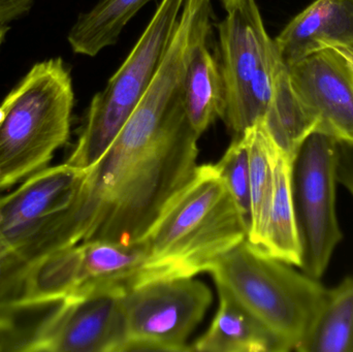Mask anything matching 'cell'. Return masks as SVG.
<instances>
[{
    "instance_id": "6da1fadb",
    "label": "cell",
    "mask_w": 353,
    "mask_h": 352,
    "mask_svg": "<svg viewBox=\"0 0 353 352\" xmlns=\"http://www.w3.org/2000/svg\"><path fill=\"white\" fill-rule=\"evenodd\" d=\"M199 136L184 103L145 94L86 175L70 208L33 250L30 264L82 242L146 239L197 167Z\"/></svg>"
},
{
    "instance_id": "7a4b0ae2",
    "label": "cell",
    "mask_w": 353,
    "mask_h": 352,
    "mask_svg": "<svg viewBox=\"0 0 353 352\" xmlns=\"http://www.w3.org/2000/svg\"><path fill=\"white\" fill-rule=\"evenodd\" d=\"M248 237V225L215 165L194 176L144 240L149 281L194 277Z\"/></svg>"
},
{
    "instance_id": "3957f363",
    "label": "cell",
    "mask_w": 353,
    "mask_h": 352,
    "mask_svg": "<svg viewBox=\"0 0 353 352\" xmlns=\"http://www.w3.org/2000/svg\"><path fill=\"white\" fill-rule=\"evenodd\" d=\"M74 93L61 58L37 62L0 107V191L48 167L68 143Z\"/></svg>"
},
{
    "instance_id": "277c9868",
    "label": "cell",
    "mask_w": 353,
    "mask_h": 352,
    "mask_svg": "<svg viewBox=\"0 0 353 352\" xmlns=\"http://www.w3.org/2000/svg\"><path fill=\"white\" fill-rule=\"evenodd\" d=\"M216 287L230 293L268 330L296 351L327 289L245 240L208 268Z\"/></svg>"
},
{
    "instance_id": "5b68a950",
    "label": "cell",
    "mask_w": 353,
    "mask_h": 352,
    "mask_svg": "<svg viewBox=\"0 0 353 352\" xmlns=\"http://www.w3.org/2000/svg\"><path fill=\"white\" fill-rule=\"evenodd\" d=\"M185 0H161L152 19L107 86L93 96L74 150L65 163L92 167L115 140L154 78Z\"/></svg>"
},
{
    "instance_id": "8992f818",
    "label": "cell",
    "mask_w": 353,
    "mask_h": 352,
    "mask_svg": "<svg viewBox=\"0 0 353 352\" xmlns=\"http://www.w3.org/2000/svg\"><path fill=\"white\" fill-rule=\"evenodd\" d=\"M224 10L218 25L226 91L222 120L236 138L265 118L282 62L255 0H234Z\"/></svg>"
},
{
    "instance_id": "52a82bcc",
    "label": "cell",
    "mask_w": 353,
    "mask_h": 352,
    "mask_svg": "<svg viewBox=\"0 0 353 352\" xmlns=\"http://www.w3.org/2000/svg\"><path fill=\"white\" fill-rule=\"evenodd\" d=\"M149 280L144 242L89 241L56 250L29 267L26 306L50 305L74 296H122Z\"/></svg>"
},
{
    "instance_id": "ba28073f",
    "label": "cell",
    "mask_w": 353,
    "mask_h": 352,
    "mask_svg": "<svg viewBox=\"0 0 353 352\" xmlns=\"http://www.w3.org/2000/svg\"><path fill=\"white\" fill-rule=\"evenodd\" d=\"M338 143L330 134L311 132L292 158L290 188L301 251L299 268L317 280L343 237L336 212Z\"/></svg>"
},
{
    "instance_id": "9c48e42d",
    "label": "cell",
    "mask_w": 353,
    "mask_h": 352,
    "mask_svg": "<svg viewBox=\"0 0 353 352\" xmlns=\"http://www.w3.org/2000/svg\"><path fill=\"white\" fill-rule=\"evenodd\" d=\"M213 302L211 289L194 277L143 283L120 298L122 352L190 351L188 340Z\"/></svg>"
},
{
    "instance_id": "30bf717a",
    "label": "cell",
    "mask_w": 353,
    "mask_h": 352,
    "mask_svg": "<svg viewBox=\"0 0 353 352\" xmlns=\"http://www.w3.org/2000/svg\"><path fill=\"white\" fill-rule=\"evenodd\" d=\"M85 175L64 163L33 174L0 196V241L29 265L37 244L74 202Z\"/></svg>"
},
{
    "instance_id": "8fae6325",
    "label": "cell",
    "mask_w": 353,
    "mask_h": 352,
    "mask_svg": "<svg viewBox=\"0 0 353 352\" xmlns=\"http://www.w3.org/2000/svg\"><path fill=\"white\" fill-rule=\"evenodd\" d=\"M121 296H74L54 304L41 318L30 352H122Z\"/></svg>"
},
{
    "instance_id": "7c38bea8",
    "label": "cell",
    "mask_w": 353,
    "mask_h": 352,
    "mask_svg": "<svg viewBox=\"0 0 353 352\" xmlns=\"http://www.w3.org/2000/svg\"><path fill=\"white\" fill-rule=\"evenodd\" d=\"M286 68L315 132L353 142L352 64L335 48H327Z\"/></svg>"
},
{
    "instance_id": "4fadbf2b",
    "label": "cell",
    "mask_w": 353,
    "mask_h": 352,
    "mask_svg": "<svg viewBox=\"0 0 353 352\" xmlns=\"http://www.w3.org/2000/svg\"><path fill=\"white\" fill-rule=\"evenodd\" d=\"M274 41L285 66L327 48H353V0H315Z\"/></svg>"
},
{
    "instance_id": "5bb4252c",
    "label": "cell",
    "mask_w": 353,
    "mask_h": 352,
    "mask_svg": "<svg viewBox=\"0 0 353 352\" xmlns=\"http://www.w3.org/2000/svg\"><path fill=\"white\" fill-rule=\"evenodd\" d=\"M219 307L208 330L190 346L199 352H283L286 345L247 311L230 293L217 287Z\"/></svg>"
},
{
    "instance_id": "9a60e30c",
    "label": "cell",
    "mask_w": 353,
    "mask_h": 352,
    "mask_svg": "<svg viewBox=\"0 0 353 352\" xmlns=\"http://www.w3.org/2000/svg\"><path fill=\"white\" fill-rule=\"evenodd\" d=\"M203 39L193 47L185 70L183 99L187 119L201 134L225 111L226 91L221 66Z\"/></svg>"
},
{
    "instance_id": "2e32d148",
    "label": "cell",
    "mask_w": 353,
    "mask_h": 352,
    "mask_svg": "<svg viewBox=\"0 0 353 352\" xmlns=\"http://www.w3.org/2000/svg\"><path fill=\"white\" fill-rule=\"evenodd\" d=\"M296 351L353 352V277L327 289Z\"/></svg>"
},
{
    "instance_id": "e0dca14e",
    "label": "cell",
    "mask_w": 353,
    "mask_h": 352,
    "mask_svg": "<svg viewBox=\"0 0 353 352\" xmlns=\"http://www.w3.org/2000/svg\"><path fill=\"white\" fill-rule=\"evenodd\" d=\"M292 157L277 147L274 157L271 206L259 249L292 266H300L301 251L290 188Z\"/></svg>"
},
{
    "instance_id": "ac0fdd59",
    "label": "cell",
    "mask_w": 353,
    "mask_h": 352,
    "mask_svg": "<svg viewBox=\"0 0 353 352\" xmlns=\"http://www.w3.org/2000/svg\"><path fill=\"white\" fill-rule=\"evenodd\" d=\"M248 151L251 213L247 240L261 248L271 206L274 183V157L277 145L268 132L263 119L242 134Z\"/></svg>"
},
{
    "instance_id": "d6986e66",
    "label": "cell",
    "mask_w": 353,
    "mask_h": 352,
    "mask_svg": "<svg viewBox=\"0 0 353 352\" xmlns=\"http://www.w3.org/2000/svg\"><path fill=\"white\" fill-rule=\"evenodd\" d=\"M151 0H99L83 12L68 35L74 53L94 57L115 45L124 27Z\"/></svg>"
},
{
    "instance_id": "ffe728a7",
    "label": "cell",
    "mask_w": 353,
    "mask_h": 352,
    "mask_svg": "<svg viewBox=\"0 0 353 352\" xmlns=\"http://www.w3.org/2000/svg\"><path fill=\"white\" fill-rule=\"evenodd\" d=\"M263 122L276 145L292 158L301 143L316 130L314 121L292 88L283 63L278 72L273 99Z\"/></svg>"
},
{
    "instance_id": "44dd1931",
    "label": "cell",
    "mask_w": 353,
    "mask_h": 352,
    "mask_svg": "<svg viewBox=\"0 0 353 352\" xmlns=\"http://www.w3.org/2000/svg\"><path fill=\"white\" fill-rule=\"evenodd\" d=\"M247 225H250L251 198L248 151L242 136H236L215 165Z\"/></svg>"
},
{
    "instance_id": "7402d4cb",
    "label": "cell",
    "mask_w": 353,
    "mask_h": 352,
    "mask_svg": "<svg viewBox=\"0 0 353 352\" xmlns=\"http://www.w3.org/2000/svg\"><path fill=\"white\" fill-rule=\"evenodd\" d=\"M43 306H29L0 312V352L31 351L37 327L47 312L33 322L25 318Z\"/></svg>"
},
{
    "instance_id": "603a6c76",
    "label": "cell",
    "mask_w": 353,
    "mask_h": 352,
    "mask_svg": "<svg viewBox=\"0 0 353 352\" xmlns=\"http://www.w3.org/2000/svg\"><path fill=\"white\" fill-rule=\"evenodd\" d=\"M29 267L0 241V312L28 307L24 293Z\"/></svg>"
},
{
    "instance_id": "cb8c5ba5",
    "label": "cell",
    "mask_w": 353,
    "mask_h": 352,
    "mask_svg": "<svg viewBox=\"0 0 353 352\" xmlns=\"http://www.w3.org/2000/svg\"><path fill=\"white\" fill-rule=\"evenodd\" d=\"M337 182L350 192L353 198V142L338 143Z\"/></svg>"
},
{
    "instance_id": "d4e9b609",
    "label": "cell",
    "mask_w": 353,
    "mask_h": 352,
    "mask_svg": "<svg viewBox=\"0 0 353 352\" xmlns=\"http://www.w3.org/2000/svg\"><path fill=\"white\" fill-rule=\"evenodd\" d=\"M34 0H0V23L3 25L28 12Z\"/></svg>"
},
{
    "instance_id": "484cf974",
    "label": "cell",
    "mask_w": 353,
    "mask_h": 352,
    "mask_svg": "<svg viewBox=\"0 0 353 352\" xmlns=\"http://www.w3.org/2000/svg\"><path fill=\"white\" fill-rule=\"evenodd\" d=\"M337 51H339L353 66V48L336 47Z\"/></svg>"
},
{
    "instance_id": "4316f807",
    "label": "cell",
    "mask_w": 353,
    "mask_h": 352,
    "mask_svg": "<svg viewBox=\"0 0 353 352\" xmlns=\"http://www.w3.org/2000/svg\"><path fill=\"white\" fill-rule=\"evenodd\" d=\"M6 33H8V27H6V25L0 23V47H1L4 39H6Z\"/></svg>"
},
{
    "instance_id": "83f0119b",
    "label": "cell",
    "mask_w": 353,
    "mask_h": 352,
    "mask_svg": "<svg viewBox=\"0 0 353 352\" xmlns=\"http://www.w3.org/2000/svg\"><path fill=\"white\" fill-rule=\"evenodd\" d=\"M220 1L222 2V4H223V6H228V4H230V2L234 1V0H220Z\"/></svg>"
},
{
    "instance_id": "f1b7e54d",
    "label": "cell",
    "mask_w": 353,
    "mask_h": 352,
    "mask_svg": "<svg viewBox=\"0 0 353 352\" xmlns=\"http://www.w3.org/2000/svg\"><path fill=\"white\" fill-rule=\"evenodd\" d=\"M2 117H3V111H2L1 107H0V121H1Z\"/></svg>"
}]
</instances>
